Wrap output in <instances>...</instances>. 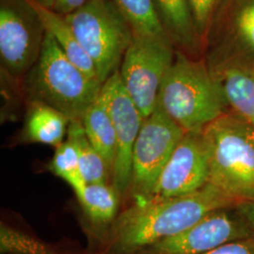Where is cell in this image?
<instances>
[{
  "label": "cell",
  "instance_id": "4fadbf2b",
  "mask_svg": "<svg viewBox=\"0 0 254 254\" xmlns=\"http://www.w3.org/2000/svg\"><path fill=\"white\" fill-rule=\"evenodd\" d=\"M156 14L173 46L189 54L197 53L200 37L197 31L190 0H153Z\"/></svg>",
  "mask_w": 254,
  "mask_h": 254
},
{
  "label": "cell",
  "instance_id": "ac0fdd59",
  "mask_svg": "<svg viewBox=\"0 0 254 254\" xmlns=\"http://www.w3.org/2000/svg\"><path fill=\"white\" fill-rule=\"evenodd\" d=\"M88 218L95 225H107L117 214V191L107 184H87L77 197Z\"/></svg>",
  "mask_w": 254,
  "mask_h": 254
},
{
  "label": "cell",
  "instance_id": "d6986e66",
  "mask_svg": "<svg viewBox=\"0 0 254 254\" xmlns=\"http://www.w3.org/2000/svg\"><path fill=\"white\" fill-rule=\"evenodd\" d=\"M112 1L127 19L134 34L168 37L156 14L153 0Z\"/></svg>",
  "mask_w": 254,
  "mask_h": 254
},
{
  "label": "cell",
  "instance_id": "9a60e30c",
  "mask_svg": "<svg viewBox=\"0 0 254 254\" xmlns=\"http://www.w3.org/2000/svg\"><path fill=\"white\" fill-rule=\"evenodd\" d=\"M70 120L63 113L46 105L29 102L24 128L25 137L29 142L55 146L64 142L67 136Z\"/></svg>",
  "mask_w": 254,
  "mask_h": 254
},
{
  "label": "cell",
  "instance_id": "277c9868",
  "mask_svg": "<svg viewBox=\"0 0 254 254\" xmlns=\"http://www.w3.org/2000/svg\"><path fill=\"white\" fill-rule=\"evenodd\" d=\"M202 136L210 162L209 185L237 204L254 200V126L230 111Z\"/></svg>",
  "mask_w": 254,
  "mask_h": 254
},
{
  "label": "cell",
  "instance_id": "3957f363",
  "mask_svg": "<svg viewBox=\"0 0 254 254\" xmlns=\"http://www.w3.org/2000/svg\"><path fill=\"white\" fill-rule=\"evenodd\" d=\"M28 102L46 105L70 121L81 119L99 96L102 84L81 71L48 32L36 64L23 78Z\"/></svg>",
  "mask_w": 254,
  "mask_h": 254
},
{
  "label": "cell",
  "instance_id": "ffe728a7",
  "mask_svg": "<svg viewBox=\"0 0 254 254\" xmlns=\"http://www.w3.org/2000/svg\"><path fill=\"white\" fill-rule=\"evenodd\" d=\"M49 169L73 189L76 197L81 195L87 184L82 175L76 150L70 140L66 139L56 148Z\"/></svg>",
  "mask_w": 254,
  "mask_h": 254
},
{
  "label": "cell",
  "instance_id": "9c48e42d",
  "mask_svg": "<svg viewBox=\"0 0 254 254\" xmlns=\"http://www.w3.org/2000/svg\"><path fill=\"white\" fill-rule=\"evenodd\" d=\"M254 236L236 206L214 210L176 236L136 254H205L229 242Z\"/></svg>",
  "mask_w": 254,
  "mask_h": 254
},
{
  "label": "cell",
  "instance_id": "2e32d148",
  "mask_svg": "<svg viewBox=\"0 0 254 254\" xmlns=\"http://www.w3.org/2000/svg\"><path fill=\"white\" fill-rule=\"evenodd\" d=\"M81 122L91 144L102 155L112 176L117 154V137L112 120L99 96L83 115Z\"/></svg>",
  "mask_w": 254,
  "mask_h": 254
},
{
  "label": "cell",
  "instance_id": "7c38bea8",
  "mask_svg": "<svg viewBox=\"0 0 254 254\" xmlns=\"http://www.w3.org/2000/svg\"><path fill=\"white\" fill-rule=\"evenodd\" d=\"M229 109L254 126V62L225 61L208 66Z\"/></svg>",
  "mask_w": 254,
  "mask_h": 254
},
{
  "label": "cell",
  "instance_id": "83f0119b",
  "mask_svg": "<svg viewBox=\"0 0 254 254\" xmlns=\"http://www.w3.org/2000/svg\"></svg>",
  "mask_w": 254,
  "mask_h": 254
},
{
  "label": "cell",
  "instance_id": "30bf717a",
  "mask_svg": "<svg viewBox=\"0 0 254 254\" xmlns=\"http://www.w3.org/2000/svg\"><path fill=\"white\" fill-rule=\"evenodd\" d=\"M99 98L116 132L117 154L111 177L113 189L123 194L130 189L133 149L145 118L128 93L119 70L102 85Z\"/></svg>",
  "mask_w": 254,
  "mask_h": 254
},
{
  "label": "cell",
  "instance_id": "44dd1931",
  "mask_svg": "<svg viewBox=\"0 0 254 254\" xmlns=\"http://www.w3.org/2000/svg\"><path fill=\"white\" fill-rule=\"evenodd\" d=\"M1 254H62L52 246L6 224L0 225Z\"/></svg>",
  "mask_w": 254,
  "mask_h": 254
},
{
  "label": "cell",
  "instance_id": "603a6c76",
  "mask_svg": "<svg viewBox=\"0 0 254 254\" xmlns=\"http://www.w3.org/2000/svg\"><path fill=\"white\" fill-rule=\"evenodd\" d=\"M195 26L200 38L205 35L218 0H190Z\"/></svg>",
  "mask_w": 254,
  "mask_h": 254
},
{
  "label": "cell",
  "instance_id": "5b68a950",
  "mask_svg": "<svg viewBox=\"0 0 254 254\" xmlns=\"http://www.w3.org/2000/svg\"><path fill=\"white\" fill-rule=\"evenodd\" d=\"M103 85L120 69L134 31L112 0H89L65 15Z\"/></svg>",
  "mask_w": 254,
  "mask_h": 254
},
{
  "label": "cell",
  "instance_id": "52a82bcc",
  "mask_svg": "<svg viewBox=\"0 0 254 254\" xmlns=\"http://www.w3.org/2000/svg\"><path fill=\"white\" fill-rule=\"evenodd\" d=\"M185 134L158 105L144 119L132 155L130 188L136 201L151 197L157 179Z\"/></svg>",
  "mask_w": 254,
  "mask_h": 254
},
{
  "label": "cell",
  "instance_id": "cb8c5ba5",
  "mask_svg": "<svg viewBox=\"0 0 254 254\" xmlns=\"http://www.w3.org/2000/svg\"><path fill=\"white\" fill-rule=\"evenodd\" d=\"M205 254H254V236L229 242Z\"/></svg>",
  "mask_w": 254,
  "mask_h": 254
},
{
  "label": "cell",
  "instance_id": "ba28073f",
  "mask_svg": "<svg viewBox=\"0 0 254 254\" xmlns=\"http://www.w3.org/2000/svg\"><path fill=\"white\" fill-rule=\"evenodd\" d=\"M46 32L27 0H0V58L9 74L24 78L41 55Z\"/></svg>",
  "mask_w": 254,
  "mask_h": 254
},
{
  "label": "cell",
  "instance_id": "8fae6325",
  "mask_svg": "<svg viewBox=\"0 0 254 254\" xmlns=\"http://www.w3.org/2000/svg\"><path fill=\"white\" fill-rule=\"evenodd\" d=\"M209 176L208 150L202 133H186L166 164L148 200L195 193L208 185Z\"/></svg>",
  "mask_w": 254,
  "mask_h": 254
},
{
  "label": "cell",
  "instance_id": "4316f807",
  "mask_svg": "<svg viewBox=\"0 0 254 254\" xmlns=\"http://www.w3.org/2000/svg\"><path fill=\"white\" fill-rule=\"evenodd\" d=\"M33 1L36 2L37 4L48 8V9H53V7H54L55 0H33Z\"/></svg>",
  "mask_w": 254,
  "mask_h": 254
},
{
  "label": "cell",
  "instance_id": "d4e9b609",
  "mask_svg": "<svg viewBox=\"0 0 254 254\" xmlns=\"http://www.w3.org/2000/svg\"><path fill=\"white\" fill-rule=\"evenodd\" d=\"M89 0H55L53 10L62 15H68L81 8Z\"/></svg>",
  "mask_w": 254,
  "mask_h": 254
},
{
  "label": "cell",
  "instance_id": "e0dca14e",
  "mask_svg": "<svg viewBox=\"0 0 254 254\" xmlns=\"http://www.w3.org/2000/svg\"><path fill=\"white\" fill-rule=\"evenodd\" d=\"M67 139L74 146L86 184H107L109 174L102 155L91 144L85 132L81 119L72 120L69 124Z\"/></svg>",
  "mask_w": 254,
  "mask_h": 254
},
{
  "label": "cell",
  "instance_id": "7402d4cb",
  "mask_svg": "<svg viewBox=\"0 0 254 254\" xmlns=\"http://www.w3.org/2000/svg\"><path fill=\"white\" fill-rule=\"evenodd\" d=\"M236 39L254 62V0H243L234 17Z\"/></svg>",
  "mask_w": 254,
  "mask_h": 254
},
{
  "label": "cell",
  "instance_id": "7a4b0ae2",
  "mask_svg": "<svg viewBox=\"0 0 254 254\" xmlns=\"http://www.w3.org/2000/svg\"><path fill=\"white\" fill-rule=\"evenodd\" d=\"M157 105L185 133L192 134H201L229 109L208 66L181 52L164 77Z\"/></svg>",
  "mask_w": 254,
  "mask_h": 254
},
{
  "label": "cell",
  "instance_id": "484cf974",
  "mask_svg": "<svg viewBox=\"0 0 254 254\" xmlns=\"http://www.w3.org/2000/svg\"><path fill=\"white\" fill-rule=\"evenodd\" d=\"M236 209L247 221L254 236V200L241 202L236 205Z\"/></svg>",
  "mask_w": 254,
  "mask_h": 254
},
{
  "label": "cell",
  "instance_id": "6da1fadb",
  "mask_svg": "<svg viewBox=\"0 0 254 254\" xmlns=\"http://www.w3.org/2000/svg\"><path fill=\"white\" fill-rule=\"evenodd\" d=\"M236 205L209 184L190 195L136 201L112 224L102 254H136L178 235L214 210Z\"/></svg>",
  "mask_w": 254,
  "mask_h": 254
},
{
  "label": "cell",
  "instance_id": "8992f818",
  "mask_svg": "<svg viewBox=\"0 0 254 254\" xmlns=\"http://www.w3.org/2000/svg\"><path fill=\"white\" fill-rule=\"evenodd\" d=\"M173 46L168 37L134 34L124 56L120 74L144 118L157 105L164 77L175 60Z\"/></svg>",
  "mask_w": 254,
  "mask_h": 254
},
{
  "label": "cell",
  "instance_id": "5bb4252c",
  "mask_svg": "<svg viewBox=\"0 0 254 254\" xmlns=\"http://www.w3.org/2000/svg\"><path fill=\"white\" fill-rule=\"evenodd\" d=\"M27 1L36 9L46 32L53 37L69 60L86 74L92 78L98 79L95 65L92 63L90 56L86 53L77 41L72 27L65 19V16L56 12L52 9H48L37 4L33 0Z\"/></svg>",
  "mask_w": 254,
  "mask_h": 254
}]
</instances>
